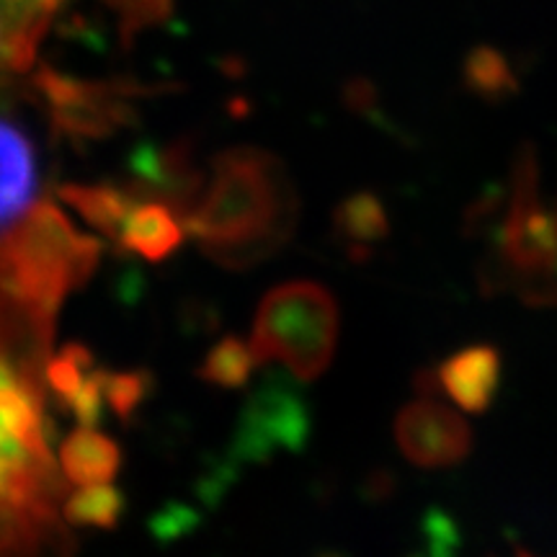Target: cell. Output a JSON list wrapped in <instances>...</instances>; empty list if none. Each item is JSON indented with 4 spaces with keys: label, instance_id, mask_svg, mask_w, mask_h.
<instances>
[{
    "label": "cell",
    "instance_id": "6da1fadb",
    "mask_svg": "<svg viewBox=\"0 0 557 557\" xmlns=\"http://www.w3.org/2000/svg\"><path fill=\"white\" fill-rule=\"evenodd\" d=\"M297 214L287 169L267 150L233 148L214 158L209 184L186 214L184 227L209 259L246 269L289 240Z\"/></svg>",
    "mask_w": 557,
    "mask_h": 557
},
{
    "label": "cell",
    "instance_id": "7a4b0ae2",
    "mask_svg": "<svg viewBox=\"0 0 557 557\" xmlns=\"http://www.w3.org/2000/svg\"><path fill=\"white\" fill-rule=\"evenodd\" d=\"M472 227L485 243L480 287L534 308L557 305V194L542 191L532 145L519 150L504 191L472 209Z\"/></svg>",
    "mask_w": 557,
    "mask_h": 557
},
{
    "label": "cell",
    "instance_id": "3957f363",
    "mask_svg": "<svg viewBox=\"0 0 557 557\" xmlns=\"http://www.w3.org/2000/svg\"><path fill=\"white\" fill-rule=\"evenodd\" d=\"M101 248L52 201L34 205L0 235V292L58 312L99 269Z\"/></svg>",
    "mask_w": 557,
    "mask_h": 557
},
{
    "label": "cell",
    "instance_id": "277c9868",
    "mask_svg": "<svg viewBox=\"0 0 557 557\" xmlns=\"http://www.w3.org/2000/svg\"><path fill=\"white\" fill-rule=\"evenodd\" d=\"M338 341V305L318 282L278 284L263 297L253 323L259 364L282 361L297 380H318L331 364Z\"/></svg>",
    "mask_w": 557,
    "mask_h": 557
},
{
    "label": "cell",
    "instance_id": "5b68a950",
    "mask_svg": "<svg viewBox=\"0 0 557 557\" xmlns=\"http://www.w3.org/2000/svg\"><path fill=\"white\" fill-rule=\"evenodd\" d=\"M67 491L50 455L45 385L9 380L0 385V504L60 506Z\"/></svg>",
    "mask_w": 557,
    "mask_h": 557
},
{
    "label": "cell",
    "instance_id": "8992f818",
    "mask_svg": "<svg viewBox=\"0 0 557 557\" xmlns=\"http://www.w3.org/2000/svg\"><path fill=\"white\" fill-rule=\"evenodd\" d=\"M60 3L62 0H0V90L32 65L41 34ZM107 3L120 11L124 26L135 32L137 26L163 16L169 0H107Z\"/></svg>",
    "mask_w": 557,
    "mask_h": 557
},
{
    "label": "cell",
    "instance_id": "52a82bcc",
    "mask_svg": "<svg viewBox=\"0 0 557 557\" xmlns=\"http://www.w3.org/2000/svg\"><path fill=\"white\" fill-rule=\"evenodd\" d=\"M310 434V413L305 400L287 382L271 377L248 400L235 436L233 455L243 462H259L274 451H297Z\"/></svg>",
    "mask_w": 557,
    "mask_h": 557
},
{
    "label": "cell",
    "instance_id": "ba28073f",
    "mask_svg": "<svg viewBox=\"0 0 557 557\" xmlns=\"http://www.w3.org/2000/svg\"><path fill=\"white\" fill-rule=\"evenodd\" d=\"M395 442L418 468H451L472 451V431L438 400H416L395 418Z\"/></svg>",
    "mask_w": 557,
    "mask_h": 557
},
{
    "label": "cell",
    "instance_id": "9c48e42d",
    "mask_svg": "<svg viewBox=\"0 0 557 557\" xmlns=\"http://www.w3.org/2000/svg\"><path fill=\"white\" fill-rule=\"evenodd\" d=\"M41 90L50 101L52 122L70 139H101L129 120V103L116 90L70 83L47 73Z\"/></svg>",
    "mask_w": 557,
    "mask_h": 557
},
{
    "label": "cell",
    "instance_id": "30bf717a",
    "mask_svg": "<svg viewBox=\"0 0 557 557\" xmlns=\"http://www.w3.org/2000/svg\"><path fill=\"white\" fill-rule=\"evenodd\" d=\"M500 354L496 346L478 344L449 354L434 372L418 374L416 385L421 395L444 393L468 413H483L491 408L500 385Z\"/></svg>",
    "mask_w": 557,
    "mask_h": 557
},
{
    "label": "cell",
    "instance_id": "8fae6325",
    "mask_svg": "<svg viewBox=\"0 0 557 557\" xmlns=\"http://www.w3.org/2000/svg\"><path fill=\"white\" fill-rule=\"evenodd\" d=\"M60 506L0 504V557H73Z\"/></svg>",
    "mask_w": 557,
    "mask_h": 557
},
{
    "label": "cell",
    "instance_id": "7c38bea8",
    "mask_svg": "<svg viewBox=\"0 0 557 557\" xmlns=\"http://www.w3.org/2000/svg\"><path fill=\"white\" fill-rule=\"evenodd\" d=\"M37 194V156L24 129L0 116V227L29 209Z\"/></svg>",
    "mask_w": 557,
    "mask_h": 557
},
{
    "label": "cell",
    "instance_id": "4fadbf2b",
    "mask_svg": "<svg viewBox=\"0 0 557 557\" xmlns=\"http://www.w3.org/2000/svg\"><path fill=\"white\" fill-rule=\"evenodd\" d=\"M116 243L148 261H165L184 243V220L165 201H137L124 220Z\"/></svg>",
    "mask_w": 557,
    "mask_h": 557
},
{
    "label": "cell",
    "instance_id": "5bb4252c",
    "mask_svg": "<svg viewBox=\"0 0 557 557\" xmlns=\"http://www.w3.org/2000/svg\"><path fill=\"white\" fill-rule=\"evenodd\" d=\"M122 449L114 438L99 434L96 429L81 426L73 431L60 449V470L70 485L111 483L120 475Z\"/></svg>",
    "mask_w": 557,
    "mask_h": 557
},
{
    "label": "cell",
    "instance_id": "9a60e30c",
    "mask_svg": "<svg viewBox=\"0 0 557 557\" xmlns=\"http://www.w3.org/2000/svg\"><path fill=\"white\" fill-rule=\"evenodd\" d=\"M62 201H67L75 212L83 214V220L111 240L120 238L124 220L137 205L139 197L129 186L114 184H67L60 186Z\"/></svg>",
    "mask_w": 557,
    "mask_h": 557
},
{
    "label": "cell",
    "instance_id": "2e32d148",
    "mask_svg": "<svg viewBox=\"0 0 557 557\" xmlns=\"http://www.w3.org/2000/svg\"><path fill=\"white\" fill-rule=\"evenodd\" d=\"M336 233L351 250H369L389 233L387 212L374 194H354L336 209Z\"/></svg>",
    "mask_w": 557,
    "mask_h": 557
},
{
    "label": "cell",
    "instance_id": "e0dca14e",
    "mask_svg": "<svg viewBox=\"0 0 557 557\" xmlns=\"http://www.w3.org/2000/svg\"><path fill=\"white\" fill-rule=\"evenodd\" d=\"M259 367L253 346L238 336H225L207 351L199 367V377L222 389H240Z\"/></svg>",
    "mask_w": 557,
    "mask_h": 557
},
{
    "label": "cell",
    "instance_id": "ac0fdd59",
    "mask_svg": "<svg viewBox=\"0 0 557 557\" xmlns=\"http://www.w3.org/2000/svg\"><path fill=\"white\" fill-rule=\"evenodd\" d=\"M124 513V496L111 483L81 485L62 506V517L70 527L114 529Z\"/></svg>",
    "mask_w": 557,
    "mask_h": 557
},
{
    "label": "cell",
    "instance_id": "d6986e66",
    "mask_svg": "<svg viewBox=\"0 0 557 557\" xmlns=\"http://www.w3.org/2000/svg\"><path fill=\"white\" fill-rule=\"evenodd\" d=\"M94 369H96L94 354H90L86 346L67 344L58 357L47 361L45 377H47V385L58 393L60 403L65 406V403L78 393L81 385L86 382V377L94 372Z\"/></svg>",
    "mask_w": 557,
    "mask_h": 557
},
{
    "label": "cell",
    "instance_id": "ffe728a7",
    "mask_svg": "<svg viewBox=\"0 0 557 557\" xmlns=\"http://www.w3.org/2000/svg\"><path fill=\"white\" fill-rule=\"evenodd\" d=\"M150 374L148 372H107V382H103V393H107V406L114 410L122 421L135 413L143 406L150 393Z\"/></svg>",
    "mask_w": 557,
    "mask_h": 557
},
{
    "label": "cell",
    "instance_id": "44dd1931",
    "mask_svg": "<svg viewBox=\"0 0 557 557\" xmlns=\"http://www.w3.org/2000/svg\"><path fill=\"white\" fill-rule=\"evenodd\" d=\"M519 557H534V555L527 553V549H519Z\"/></svg>",
    "mask_w": 557,
    "mask_h": 557
}]
</instances>
